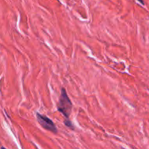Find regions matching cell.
<instances>
[{"instance_id": "1", "label": "cell", "mask_w": 149, "mask_h": 149, "mask_svg": "<svg viewBox=\"0 0 149 149\" xmlns=\"http://www.w3.org/2000/svg\"><path fill=\"white\" fill-rule=\"evenodd\" d=\"M73 103L68 97L66 90L64 87L61 88V95L57 103V109L63 115L65 119H69L72 111Z\"/></svg>"}, {"instance_id": "2", "label": "cell", "mask_w": 149, "mask_h": 149, "mask_svg": "<svg viewBox=\"0 0 149 149\" xmlns=\"http://www.w3.org/2000/svg\"><path fill=\"white\" fill-rule=\"evenodd\" d=\"M36 119H37L39 125L42 127L46 130L52 132L53 133L57 134L58 133V129H57L56 126H55V123L52 122V119L48 118L47 116L42 115L39 113H36Z\"/></svg>"}, {"instance_id": "3", "label": "cell", "mask_w": 149, "mask_h": 149, "mask_svg": "<svg viewBox=\"0 0 149 149\" xmlns=\"http://www.w3.org/2000/svg\"><path fill=\"white\" fill-rule=\"evenodd\" d=\"M64 124H65V126L68 127H69V128H71V130H74V125H73L72 122H71L70 119H65V120H64Z\"/></svg>"}, {"instance_id": "4", "label": "cell", "mask_w": 149, "mask_h": 149, "mask_svg": "<svg viewBox=\"0 0 149 149\" xmlns=\"http://www.w3.org/2000/svg\"><path fill=\"white\" fill-rule=\"evenodd\" d=\"M138 1H140V2L141 3V4H144V2H143V0H138Z\"/></svg>"}]
</instances>
